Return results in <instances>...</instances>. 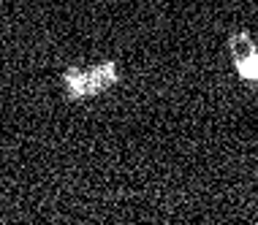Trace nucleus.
Returning a JSON list of instances; mask_svg holds the SVG:
<instances>
[{
	"mask_svg": "<svg viewBox=\"0 0 258 225\" xmlns=\"http://www.w3.org/2000/svg\"><path fill=\"white\" fill-rule=\"evenodd\" d=\"M236 68H239V73L247 76V79H258V54L250 49V44H245V57L236 54Z\"/></svg>",
	"mask_w": 258,
	"mask_h": 225,
	"instance_id": "f257e3e1",
	"label": "nucleus"
}]
</instances>
